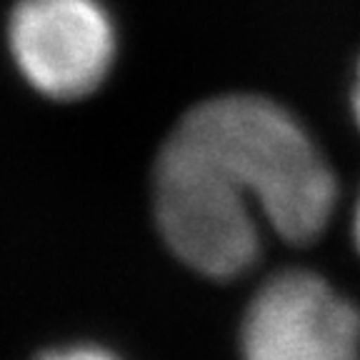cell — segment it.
Masks as SVG:
<instances>
[{"mask_svg": "<svg viewBox=\"0 0 360 360\" xmlns=\"http://www.w3.org/2000/svg\"><path fill=\"white\" fill-rule=\"evenodd\" d=\"M335 178L303 125L258 96L193 108L155 163V215L183 263L210 278L245 273L260 225L310 243L335 208Z\"/></svg>", "mask_w": 360, "mask_h": 360, "instance_id": "obj_1", "label": "cell"}, {"mask_svg": "<svg viewBox=\"0 0 360 360\" xmlns=\"http://www.w3.org/2000/svg\"><path fill=\"white\" fill-rule=\"evenodd\" d=\"M243 360H360V310L308 270L273 276L250 300Z\"/></svg>", "mask_w": 360, "mask_h": 360, "instance_id": "obj_2", "label": "cell"}, {"mask_svg": "<svg viewBox=\"0 0 360 360\" xmlns=\"http://www.w3.org/2000/svg\"><path fill=\"white\" fill-rule=\"evenodd\" d=\"M11 51L35 90L73 101L103 83L115 33L96 0H22L11 18Z\"/></svg>", "mask_w": 360, "mask_h": 360, "instance_id": "obj_3", "label": "cell"}, {"mask_svg": "<svg viewBox=\"0 0 360 360\" xmlns=\"http://www.w3.org/2000/svg\"><path fill=\"white\" fill-rule=\"evenodd\" d=\"M38 360H118L108 350L96 348V345H78V348H65V350H53V353L40 355Z\"/></svg>", "mask_w": 360, "mask_h": 360, "instance_id": "obj_4", "label": "cell"}, {"mask_svg": "<svg viewBox=\"0 0 360 360\" xmlns=\"http://www.w3.org/2000/svg\"><path fill=\"white\" fill-rule=\"evenodd\" d=\"M353 110H355V120L360 125V68H358V80H355V90H353Z\"/></svg>", "mask_w": 360, "mask_h": 360, "instance_id": "obj_5", "label": "cell"}, {"mask_svg": "<svg viewBox=\"0 0 360 360\" xmlns=\"http://www.w3.org/2000/svg\"><path fill=\"white\" fill-rule=\"evenodd\" d=\"M353 231H355V243H358V250H360V198H358V205H355V220H353Z\"/></svg>", "mask_w": 360, "mask_h": 360, "instance_id": "obj_6", "label": "cell"}]
</instances>
